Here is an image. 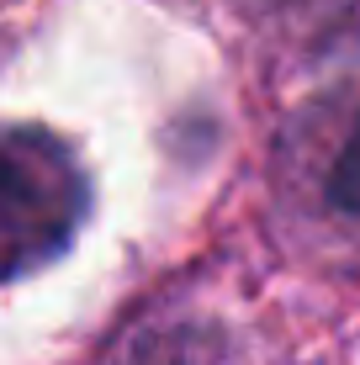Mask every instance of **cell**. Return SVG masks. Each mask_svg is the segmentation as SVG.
<instances>
[{"instance_id":"6da1fadb","label":"cell","mask_w":360,"mask_h":365,"mask_svg":"<svg viewBox=\"0 0 360 365\" xmlns=\"http://www.w3.org/2000/svg\"><path fill=\"white\" fill-rule=\"evenodd\" d=\"M85 217V175L43 128H0V281L53 265Z\"/></svg>"},{"instance_id":"7a4b0ae2","label":"cell","mask_w":360,"mask_h":365,"mask_svg":"<svg viewBox=\"0 0 360 365\" xmlns=\"http://www.w3.org/2000/svg\"><path fill=\"white\" fill-rule=\"evenodd\" d=\"M329 201L339 212H350V217H360V122L350 128L339 159H334V170H329Z\"/></svg>"}]
</instances>
